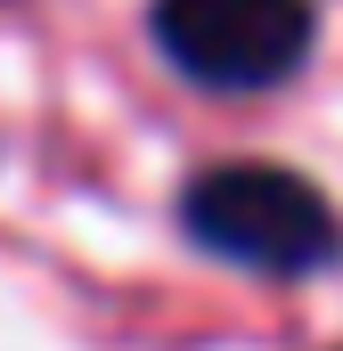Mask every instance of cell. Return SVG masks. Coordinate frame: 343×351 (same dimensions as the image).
<instances>
[{"label": "cell", "instance_id": "cell-1", "mask_svg": "<svg viewBox=\"0 0 343 351\" xmlns=\"http://www.w3.org/2000/svg\"><path fill=\"white\" fill-rule=\"evenodd\" d=\"M188 237L229 254V262H246V269H278V278L327 269L343 254L335 204L286 164H213V172H196Z\"/></svg>", "mask_w": 343, "mask_h": 351}, {"label": "cell", "instance_id": "cell-2", "mask_svg": "<svg viewBox=\"0 0 343 351\" xmlns=\"http://www.w3.org/2000/svg\"><path fill=\"white\" fill-rule=\"evenodd\" d=\"M156 41L188 82L270 90L311 49V0H156Z\"/></svg>", "mask_w": 343, "mask_h": 351}]
</instances>
